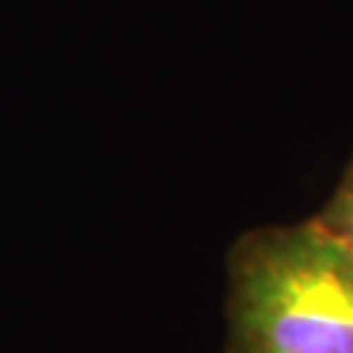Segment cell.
<instances>
[{
    "mask_svg": "<svg viewBox=\"0 0 353 353\" xmlns=\"http://www.w3.org/2000/svg\"><path fill=\"white\" fill-rule=\"evenodd\" d=\"M314 220L353 252V157L343 168L338 186L332 189L325 207L314 214Z\"/></svg>",
    "mask_w": 353,
    "mask_h": 353,
    "instance_id": "cell-2",
    "label": "cell"
},
{
    "mask_svg": "<svg viewBox=\"0 0 353 353\" xmlns=\"http://www.w3.org/2000/svg\"><path fill=\"white\" fill-rule=\"evenodd\" d=\"M225 353H353V252L314 217L228 252Z\"/></svg>",
    "mask_w": 353,
    "mask_h": 353,
    "instance_id": "cell-1",
    "label": "cell"
}]
</instances>
